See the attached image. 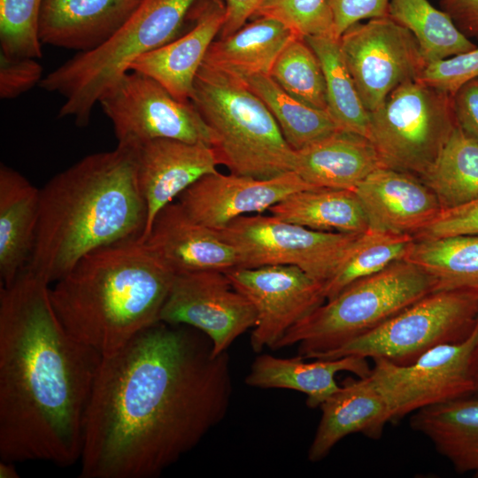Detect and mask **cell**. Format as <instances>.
<instances>
[{"label":"cell","mask_w":478,"mask_h":478,"mask_svg":"<svg viewBox=\"0 0 478 478\" xmlns=\"http://www.w3.org/2000/svg\"><path fill=\"white\" fill-rule=\"evenodd\" d=\"M227 351L203 332L158 321L102 356L86 411L82 478H154L225 417Z\"/></svg>","instance_id":"obj_1"},{"label":"cell","mask_w":478,"mask_h":478,"mask_svg":"<svg viewBox=\"0 0 478 478\" xmlns=\"http://www.w3.org/2000/svg\"><path fill=\"white\" fill-rule=\"evenodd\" d=\"M27 269L0 289L1 460H80L102 354L73 336Z\"/></svg>","instance_id":"obj_2"},{"label":"cell","mask_w":478,"mask_h":478,"mask_svg":"<svg viewBox=\"0 0 478 478\" xmlns=\"http://www.w3.org/2000/svg\"><path fill=\"white\" fill-rule=\"evenodd\" d=\"M146 204L135 169V145L82 158L41 189L36 238L26 269L50 284L87 254L138 239Z\"/></svg>","instance_id":"obj_3"},{"label":"cell","mask_w":478,"mask_h":478,"mask_svg":"<svg viewBox=\"0 0 478 478\" xmlns=\"http://www.w3.org/2000/svg\"><path fill=\"white\" fill-rule=\"evenodd\" d=\"M173 278L138 238L87 254L50 297L64 328L103 356L159 321Z\"/></svg>","instance_id":"obj_4"},{"label":"cell","mask_w":478,"mask_h":478,"mask_svg":"<svg viewBox=\"0 0 478 478\" xmlns=\"http://www.w3.org/2000/svg\"><path fill=\"white\" fill-rule=\"evenodd\" d=\"M199 0H142L127 19L97 48L78 52L43 77L39 86L65 100L59 118L86 127L102 95L143 54L180 35Z\"/></svg>","instance_id":"obj_5"},{"label":"cell","mask_w":478,"mask_h":478,"mask_svg":"<svg viewBox=\"0 0 478 478\" xmlns=\"http://www.w3.org/2000/svg\"><path fill=\"white\" fill-rule=\"evenodd\" d=\"M190 102L212 132L219 165L230 173L267 179L293 172L295 150L243 80L202 64Z\"/></svg>","instance_id":"obj_6"},{"label":"cell","mask_w":478,"mask_h":478,"mask_svg":"<svg viewBox=\"0 0 478 478\" xmlns=\"http://www.w3.org/2000/svg\"><path fill=\"white\" fill-rule=\"evenodd\" d=\"M434 291L431 278L397 260L358 280L291 327L273 350L298 344V355L320 358L376 328Z\"/></svg>","instance_id":"obj_7"},{"label":"cell","mask_w":478,"mask_h":478,"mask_svg":"<svg viewBox=\"0 0 478 478\" xmlns=\"http://www.w3.org/2000/svg\"><path fill=\"white\" fill-rule=\"evenodd\" d=\"M369 116V140L383 166L420 179L458 127L452 96L419 80L398 86Z\"/></svg>","instance_id":"obj_8"},{"label":"cell","mask_w":478,"mask_h":478,"mask_svg":"<svg viewBox=\"0 0 478 478\" xmlns=\"http://www.w3.org/2000/svg\"><path fill=\"white\" fill-rule=\"evenodd\" d=\"M477 321L478 289L436 290L320 358L357 355L405 366L436 346L465 341Z\"/></svg>","instance_id":"obj_9"},{"label":"cell","mask_w":478,"mask_h":478,"mask_svg":"<svg viewBox=\"0 0 478 478\" xmlns=\"http://www.w3.org/2000/svg\"><path fill=\"white\" fill-rule=\"evenodd\" d=\"M215 231L236 251L239 267L295 266L322 284L360 235L313 230L258 213L239 217Z\"/></svg>","instance_id":"obj_10"},{"label":"cell","mask_w":478,"mask_h":478,"mask_svg":"<svg viewBox=\"0 0 478 478\" xmlns=\"http://www.w3.org/2000/svg\"><path fill=\"white\" fill-rule=\"evenodd\" d=\"M478 321L460 343L436 346L409 365L374 358L370 377L383 397L392 423L435 405L476 394L471 362Z\"/></svg>","instance_id":"obj_11"},{"label":"cell","mask_w":478,"mask_h":478,"mask_svg":"<svg viewBox=\"0 0 478 478\" xmlns=\"http://www.w3.org/2000/svg\"><path fill=\"white\" fill-rule=\"evenodd\" d=\"M98 104L112 124L118 143L138 145L166 138L212 145V132L191 102L177 100L143 73H126Z\"/></svg>","instance_id":"obj_12"},{"label":"cell","mask_w":478,"mask_h":478,"mask_svg":"<svg viewBox=\"0 0 478 478\" xmlns=\"http://www.w3.org/2000/svg\"><path fill=\"white\" fill-rule=\"evenodd\" d=\"M339 43L369 112L398 86L418 80L427 65L413 35L389 16L351 26Z\"/></svg>","instance_id":"obj_13"},{"label":"cell","mask_w":478,"mask_h":478,"mask_svg":"<svg viewBox=\"0 0 478 478\" xmlns=\"http://www.w3.org/2000/svg\"><path fill=\"white\" fill-rule=\"evenodd\" d=\"M159 321L203 332L217 356L255 327L257 313L225 272L201 271L174 275Z\"/></svg>","instance_id":"obj_14"},{"label":"cell","mask_w":478,"mask_h":478,"mask_svg":"<svg viewBox=\"0 0 478 478\" xmlns=\"http://www.w3.org/2000/svg\"><path fill=\"white\" fill-rule=\"evenodd\" d=\"M225 273L256 311L251 335L255 352L273 350L291 327L326 301L323 284L295 266L236 267Z\"/></svg>","instance_id":"obj_15"},{"label":"cell","mask_w":478,"mask_h":478,"mask_svg":"<svg viewBox=\"0 0 478 478\" xmlns=\"http://www.w3.org/2000/svg\"><path fill=\"white\" fill-rule=\"evenodd\" d=\"M316 188L295 172L259 179L246 175L208 173L177 198L184 211L196 221L220 229L232 220L251 213H260L289 195Z\"/></svg>","instance_id":"obj_16"},{"label":"cell","mask_w":478,"mask_h":478,"mask_svg":"<svg viewBox=\"0 0 478 478\" xmlns=\"http://www.w3.org/2000/svg\"><path fill=\"white\" fill-rule=\"evenodd\" d=\"M215 153L204 143L158 138L135 145L136 176L147 218L140 241L158 212L201 177L218 172Z\"/></svg>","instance_id":"obj_17"},{"label":"cell","mask_w":478,"mask_h":478,"mask_svg":"<svg viewBox=\"0 0 478 478\" xmlns=\"http://www.w3.org/2000/svg\"><path fill=\"white\" fill-rule=\"evenodd\" d=\"M141 242L174 275L239 267L234 247L214 229L194 220L177 201L158 212Z\"/></svg>","instance_id":"obj_18"},{"label":"cell","mask_w":478,"mask_h":478,"mask_svg":"<svg viewBox=\"0 0 478 478\" xmlns=\"http://www.w3.org/2000/svg\"><path fill=\"white\" fill-rule=\"evenodd\" d=\"M354 192L365 212L368 229L414 235L442 210L435 193L418 177L380 167Z\"/></svg>","instance_id":"obj_19"},{"label":"cell","mask_w":478,"mask_h":478,"mask_svg":"<svg viewBox=\"0 0 478 478\" xmlns=\"http://www.w3.org/2000/svg\"><path fill=\"white\" fill-rule=\"evenodd\" d=\"M193 27L171 42L136 58L129 71L147 75L177 100L189 103L196 75L225 21L221 0H199L192 8Z\"/></svg>","instance_id":"obj_20"},{"label":"cell","mask_w":478,"mask_h":478,"mask_svg":"<svg viewBox=\"0 0 478 478\" xmlns=\"http://www.w3.org/2000/svg\"><path fill=\"white\" fill-rule=\"evenodd\" d=\"M142 0H42L38 35L42 44L92 50L127 19Z\"/></svg>","instance_id":"obj_21"},{"label":"cell","mask_w":478,"mask_h":478,"mask_svg":"<svg viewBox=\"0 0 478 478\" xmlns=\"http://www.w3.org/2000/svg\"><path fill=\"white\" fill-rule=\"evenodd\" d=\"M321 417L308 451V459H323L343 437L362 434L378 440L391 421L389 407L370 375L346 378L320 405Z\"/></svg>","instance_id":"obj_22"},{"label":"cell","mask_w":478,"mask_h":478,"mask_svg":"<svg viewBox=\"0 0 478 478\" xmlns=\"http://www.w3.org/2000/svg\"><path fill=\"white\" fill-rule=\"evenodd\" d=\"M380 167L385 166L368 138L339 130L295 150L293 172L313 187L354 190Z\"/></svg>","instance_id":"obj_23"},{"label":"cell","mask_w":478,"mask_h":478,"mask_svg":"<svg viewBox=\"0 0 478 478\" xmlns=\"http://www.w3.org/2000/svg\"><path fill=\"white\" fill-rule=\"evenodd\" d=\"M301 356L283 358L268 354L254 359L245 383L260 389H288L306 395V405L311 408L320 406L340 385L335 380L337 373L346 371L358 377L371 374L366 358L348 355L336 358H314L305 361Z\"/></svg>","instance_id":"obj_24"},{"label":"cell","mask_w":478,"mask_h":478,"mask_svg":"<svg viewBox=\"0 0 478 478\" xmlns=\"http://www.w3.org/2000/svg\"><path fill=\"white\" fill-rule=\"evenodd\" d=\"M41 189L23 174L0 166V277L11 284L26 269L34 250Z\"/></svg>","instance_id":"obj_25"},{"label":"cell","mask_w":478,"mask_h":478,"mask_svg":"<svg viewBox=\"0 0 478 478\" xmlns=\"http://www.w3.org/2000/svg\"><path fill=\"white\" fill-rule=\"evenodd\" d=\"M295 37L275 19L254 18L234 34L215 39L202 64L241 80L269 75L280 53Z\"/></svg>","instance_id":"obj_26"},{"label":"cell","mask_w":478,"mask_h":478,"mask_svg":"<svg viewBox=\"0 0 478 478\" xmlns=\"http://www.w3.org/2000/svg\"><path fill=\"white\" fill-rule=\"evenodd\" d=\"M473 396L420 409L410 419L412 428L460 474L478 471V397Z\"/></svg>","instance_id":"obj_27"},{"label":"cell","mask_w":478,"mask_h":478,"mask_svg":"<svg viewBox=\"0 0 478 478\" xmlns=\"http://www.w3.org/2000/svg\"><path fill=\"white\" fill-rule=\"evenodd\" d=\"M271 215L310 229L361 234L368 229L362 206L351 189L311 188L294 192L269 208Z\"/></svg>","instance_id":"obj_28"},{"label":"cell","mask_w":478,"mask_h":478,"mask_svg":"<svg viewBox=\"0 0 478 478\" xmlns=\"http://www.w3.org/2000/svg\"><path fill=\"white\" fill-rule=\"evenodd\" d=\"M404 259L431 278L434 291L478 289V235L414 239Z\"/></svg>","instance_id":"obj_29"},{"label":"cell","mask_w":478,"mask_h":478,"mask_svg":"<svg viewBox=\"0 0 478 478\" xmlns=\"http://www.w3.org/2000/svg\"><path fill=\"white\" fill-rule=\"evenodd\" d=\"M243 81L268 108L294 150L343 130L328 111L314 108L293 97L270 75H256Z\"/></svg>","instance_id":"obj_30"},{"label":"cell","mask_w":478,"mask_h":478,"mask_svg":"<svg viewBox=\"0 0 478 478\" xmlns=\"http://www.w3.org/2000/svg\"><path fill=\"white\" fill-rule=\"evenodd\" d=\"M389 17L413 35L426 64L476 47L444 11L428 0H389Z\"/></svg>","instance_id":"obj_31"},{"label":"cell","mask_w":478,"mask_h":478,"mask_svg":"<svg viewBox=\"0 0 478 478\" xmlns=\"http://www.w3.org/2000/svg\"><path fill=\"white\" fill-rule=\"evenodd\" d=\"M305 39L318 56L323 70L328 112L341 129L369 139V112L346 66L339 38L322 35Z\"/></svg>","instance_id":"obj_32"},{"label":"cell","mask_w":478,"mask_h":478,"mask_svg":"<svg viewBox=\"0 0 478 478\" xmlns=\"http://www.w3.org/2000/svg\"><path fill=\"white\" fill-rule=\"evenodd\" d=\"M420 180L435 193L442 209L478 197V142L459 127Z\"/></svg>","instance_id":"obj_33"},{"label":"cell","mask_w":478,"mask_h":478,"mask_svg":"<svg viewBox=\"0 0 478 478\" xmlns=\"http://www.w3.org/2000/svg\"><path fill=\"white\" fill-rule=\"evenodd\" d=\"M414 237L367 229L360 234L335 274L323 283L326 300L362 278L404 259Z\"/></svg>","instance_id":"obj_34"},{"label":"cell","mask_w":478,"mask_h":478,"mask_svg":"<svg viewBox=\"0 0 478 478\" xmlns=\"http://www.w3.org/2000/svg\"><path fill=\"white\" fill-rule=\"evenodd\" d=\"M271 78L288 94L328 111L326 83L320 59L305 38H293L275 60Z\"/></svg>","instance_id":"obj_35"},{"label":"cell","mask_w":478,"mask_h":478,"mask_svg":"<svg viewBox=\"0 0 478 478\" xmlns=\"http://www.w3.org/2000/svg\"><path fill=\"white\" fill-rule=\"evenodd\" d=\"M42 0H0L1 53L17 58H42L38 35Z\"/></svg>","instance_id":"obj_36"},{"label":"cell","mask_w":478,"mask_h":478,"mask_svg":"<svg viewBox=\"0 0 478 478\" xmlns=\"http://www.w3.org/2000/svg\"><path fill=\"white\" fill-rule=\"evenodd\" d=\"M275 19L297 36H335L328 0H265L252 18Z\"/></svg>","instance_id":"obj_37"},{"label":"cell","mask_w":478,"mask_h":478,"mask_svg":"<svg viewBox=\"0 0 478 478\" xmlns=\"http://www.w3.org/2000/svg\"><path fill=\"white\" fill-rule=\"evenodd\" d=\"M478 78V47L428 63L419 81L451 96L467 81Z\"/></svg>","instance_id":"obj_38"},{"label":"cell","mask_w":478,"mask_h":478,"mask_svg":"<svg viewBox=\"0 0 478 478\" xmlns=\"http://www.w3.org/2000/svg\"><path fill=\"white\" fill-rule=\"evenodd\" d=\"M478 235V197L462 204L442 209L414 235V239Z\"/></svg>","instance_id":"obj_39"},{"label":"cell","mask_w":478,"mask_h":478,"mask_svg":"<svg viewBox=\"0 0 478 478\" xmlns=\"http://www.w3.org/2000/svg\"><path fill=\"white\" fill-rule=\"evenodd\" d=\"M34 58L9 57L0 53V97L13 99L39 85L42 66Z\"/></svg>","instance_id":"obj_40"},{"label":"cell","mask_w":478,"mask_h":478,"mask_svg":"<svg viewBox=\"0 0 478 478\" xmlns=\"http://www.w3.org/2000/svg\"><path fill=\"white\" fill-rule=\"evenodd\" d=\"M336 38L364 19L389 16V0H328Z\"/></svg>","instance_id":"obj_41"},{"label":"cell","mask_w":478,"mask_h":478,"mask_svg":"<svg viewBox=\"0 0 478 478\" xmlns=\"http://www.w3.org/2000/svg\"><path fill=\"white\" fill-rule=\"evenodd\" d=\"M458 127L478 142V78L461 86L452 96Z\"/></svg>","instance_id":"obj_42"},{"label":"cell","mask_w":478,"mask_h":478,"mask_svg":"<svg viewBox=\"0 0 478 478\" xmlns=\"http://www.w3.org/2000/svg\"><path fill=\"white\" fill-rule=\"evenodd\" d=\"M442 10L468 38H478V0H440Z\"/></svg>","instance_id":"obj_43"},{"label":"cell","mask_w":478,"mask_h":478,"mask_svg":"<svg viewBox=\"0 0 478 478\" xmlns=\"http://www.w3.org/2000/svg\"><path fill=\"white\" fill-rule=\"evenodd\" d=\"M225 5V21L220 32V38L228 36L252 18L265 0H221Z\"/></svg>","instance_id":"obj_44"},{"label":"cell","mask_w":478,"mask_h":478,"mask_svg":"<svg viewBox=\"0 0 478 478\" xmlns=\"http://www.w3.org/2000/svg\"><path fill=\"white\" fill-rule=\"evenodd\" d=\"M13 462L1 460L0 477L1 478H17L18 473L13 466Z\"/></svg>","instance_id":"obj_45"},{"label":"cell","mask_w":478,"mask_h":478,"mask_svg":"<svg viewBox=\"0 0 478 478\" xmlns=\"http://www.w3.org/2000/svg\"><path fill=\"white\" fill-rule=\"evenodd\" d=\"M471 371L476 387V393H478V341L472 355Z\"/></svg>","instance_id":"obj_46"},{"label":"cell","mask_w":478,"mask_h":478,"mask_svg":"<svg viewBox=\"0 0 478 478\" xmlns=\"http://www.w3.org/2000/svg\"><path fill=\"white\" fill-rule=\"evenodd\" d=\"M474 477L478 478V471L474 473Z\"/></svg>","instance_id":"obj_47"}]
</instances>
